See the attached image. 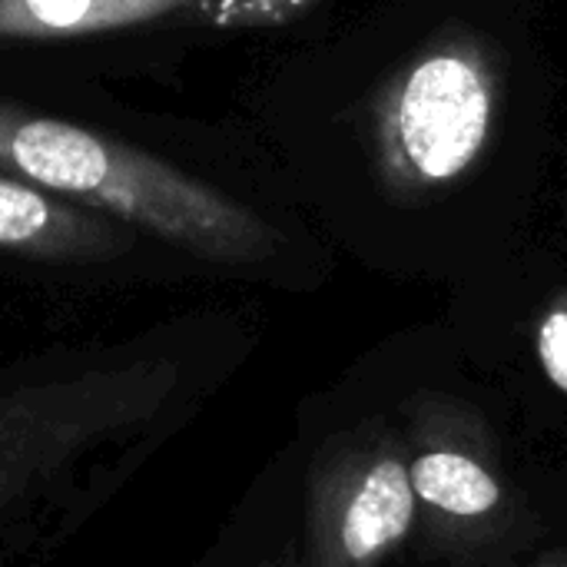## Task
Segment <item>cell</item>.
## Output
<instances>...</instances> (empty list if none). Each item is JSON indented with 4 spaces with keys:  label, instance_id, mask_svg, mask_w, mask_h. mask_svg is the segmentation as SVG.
<instances>
[{
    "label": "cell",
    "instance_id": "6da1fadb",
    "mask_svg": "<svg viewBox=\"0 0 567 567\" xmlns=\"http://www.w3.org/2000/svg\"><path fill=\"white\" fill-rule=\"evenodd\" d=\"M329 106L336 213L359 239L525 226L551 73L518 0H409L342 33Z\"/></svg>",
    "mask_w": 567,
    "mask_h": 567
},
{
    "label": "cell",
    "instance_id": "7a4b0ae2",
    "mask_svg": "<svg viewBox=\"0 0 567 567\" xmlns=\"http://www.w3.org/2000/svg\"><path fill=\"white\" fill-rule=\"evenodd\" d=\"M0 169L209 262L256 266L279 233L229 193L113 136L0 100Z\"/></svg>",
    "mask_w": 567,
    "mask_h": 567
},
{
    "label": "cell",
    "instance_id": "3957f363",
    "mask_svg": "<svg viewBox=\"0 0 567 567\" xmlns=\"http://www.w3.org/2000/svg\"><path fill=\"white\" fill-rule=\"evenodd\" d=\"M415 518L419 498L402 449L389 435L342 445L312 482V567H379Z\"/></svg>",
    "mask_w": 567,
    "mask_h": 567
},
{
    "label": "cell",
    "instance_id": "277c9868",
    "mask_svg": "<svg viewBox=\"0 0 567 567\" xmlns=\"http://www.w3.org/2000/svg\"><path fill=\"white\" fill-rule=\"evenodd\" d=\"M126 246L120 219L0 169V249L33 259H110Z\"/></svg>",
    "mask_w": 567,
    "mask_h": 567
},
{
    "label": "cell",
    "instance_id": "5b68a950",
    "mask_svg": "<svg viewBox=\"0 0 567 567\" xmlns=\"http://www.w3.org/2000/svg\"><path fill=\"white\" fill-rule=\"evenodd\" d=\"M226 0H0V40H70L199 13L219 27Z\"/></svg>",
    "mask_w": 567,
    "mask_h": 567
},
{
    "label": "cell",
    "instance_id": "8992f818",
    "mask_svg": "<svg viewBox=\"0 0 567 567\" xmlns=\"http://www.w3.org/2000/svg\"><path fill=\"white\" fill-rule=\"evenodd\" d=\"M419 512L452 525H478L502 512L505 488L495 468L462 439L432 432L409 458Z\"/></svg>",
    "mask_w": 567,
    "mask_h": 567
},
{
    "label": "cell",
    "instance_id": "52a82bcc",
    "mask_svg": "<svg viewBox=\"0 0 567 567\" xmlns=\"http://www.w3.org/2000/svg\"><path fill=\"white\" fill-rule=\"evenodd\" d=\"M532 346L548 382L567 395V289L555 292L532 322Z\"/></svg>",
    "mask_w": 567,
    "mask_h": 567
}]
</instances>
